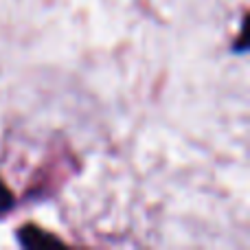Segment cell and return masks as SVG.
<instances>
[{"label":"cell","mask_w":250,"mask_h":250,"mask_svg":"<svg viewBox=\"0 0 250 250\" xmlns=\"http://www.w3.org/2000/svg\"><path fill=\"white\" fill-rule=\"evenodd\" d=\"M20 242L24 244L26 248H38V246H60V239L53 237V235L44 233V230H38L33 226H26V229L20 230Z\"/></svg>","instance_id":"obj_1"},{"label":"cell","mask_w":250,"mask_h":250,"mask_svg":"<svg viewBox=\"0 0 250 250\" xmlns=\"http://www.w3.org/2000/svg\"><path fill=\"white\" fill-rule=\"evenodd\" d=\"M11 204H13L11 193H9V189L2 185V182H0V213L9 211V208H11Z\"/></svg>","instance_id":"obj_2"}]
</instances>
